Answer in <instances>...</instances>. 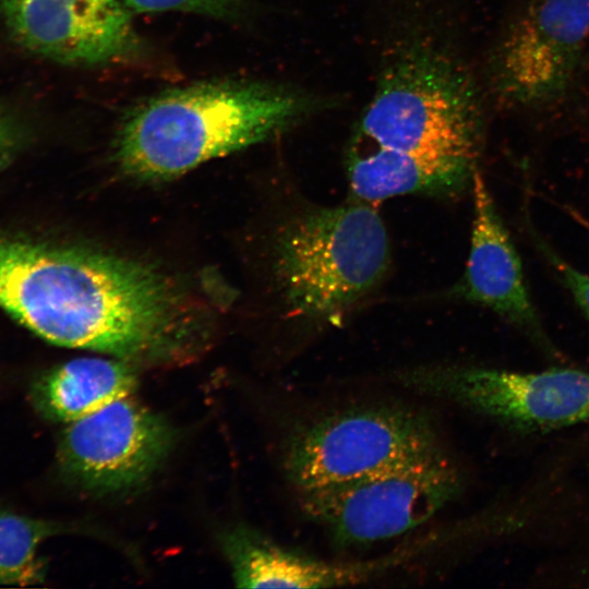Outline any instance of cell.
I'll use <instances>...</instances> for the list:
<instances>
[{
  "mask_svg": "<svg viewBox=\"0 0 589 589\" xmlns=\"http://www.w3.org/2000/svg\"><path fill=\"white\" fill-rule=\"evenodd\" d=\"M477 161L459 157H426L372 147L348 158L354 197L375 203L408 194L454 195L472 185Z\"/></svg>",
  "mask_w": 589,
  "mask_h": 589,
  "instance_id": "30bf717a",
  "label": "cell"
},
{
  "mask_svg": "<svg viewBox=\"0 0 589 589\" xmlns=\"http://www.w3.org/2000/svg\"><path fill=\"white\" fill-rule=\"evenodd\" d=\"M461 485L458 468L441 450L298 496L305 515L336 542L359 545L425 524L457 497Z\"/></svg>",
  "mask_w": 589,
  "mask_h": 589,
  "instance_id": "277c9868",
  "label": "cell"
},
{
  "mask_svg": "<svg viewBox=\"0 0 589 589\" xmlns=\"http://www.w3.org/2000/svg\"><path fill=\"white\" fill-rule=\"evenodd\" d=\"M389 262L384 223L359 200L305 207L274 244V276L287 313L310 327L342 323L378 287Z\"/></svg>",
  "mask_w": 589,
  "mask_h": 589,
  "instance_id": "7a4b0ae2",
  "label": "cell"
},
{
  "mask_svg": "<svg viewBox=\"0 0 589 589\" xmlns=\"http://www.w3.org/2000/svg\"><path fill=\"white\" fill-rule=\"evenodd\" d=\"M136 12L188 11L212 16H229L237 12L240 0H122Z\"/></svg>",
  "mask_w": 589,
  "mask_h": 589,
  "instance_id": "5bb4252c",
  "label": "cell"
},
{
  "mask_svg": "<svg viewBox=\"0 0 589 589\" xmlns=\"http://www.w3.org/2000/svg\"><path fill=\"white\" fill-rule=\"evenodd\" d=\"M135 385V373L124 361L86 357L44 374L33 385L31 397L43 416L70 423L131 396Z\"/></svg>",
  "mask_w": 589,
  "mask_h": 589,
  "instance_id": "8fae6325",
  "label": "cell"
},
{
  "mask_svg": "<svg viewBox=\"0 0 589 589\" xmlns=\"http://www.w3.org/2000/svg\"><path fill=\"white\" fill-rule=\"evenodd\" d=\"M0 7L20 46L60 63H107L137 46L122 0H0Z\"/></svg>",
  "mask_w": 589,
  "mask_h": 589,
  "instance_id": "ba28073f",
  "label": "cell"
},
{
  "mask_svg": "<svg viewBox=\"0 0 589 589\" xmlns=\"http://www.w3.org/2000/svg\"><path fill=\"white\" fill-rule=\"evenodd\" d=\"M172 443L169 423L128 396L68 423L59 443V465L86 490L120 492L145 482Z\"/></svg>",
  "mask_w": 589,
  "mask_h": 589,
  "instance_id": "52a82bcc",
  "label": "cell"
},
{
  "mask_svg": "<svg viewBox=\"0 0 589 589\" xmlns=\"http://www.w3.org/2000/svg\"><path fill=\"white\" fill-rule=\"evenodd\" d=\"M589 39V0H530L494 50L492 85L518 108H538L572 88Z\"/></svg>",
  "mask_w": 589,
  "mask_h": 589,
  "instance_id": "5b68a950",
  "label": "cell"
},
{
  "mask_svg": "<svg viewBox=\"0 0 589 589\" xmlns=\"http://www.w3.org/2000/svg\"><path fill=\"white\" fill-rule=\"evenodd\" d=\"M534 241L573 294L575 302L589 318V275L561 259L541 238L534 237Z\"/></svg>",
  "mask_w": 589,
  "mask_h": 589,
  "instance_id": "9a60e30c",
  "label": "cell"
},
{
  "mask_svg": "<svg viewBox=\"0 0 589 589\" xmlns=\"http://www.w3.org/2000/svg\"><path fill=\"white\" fill-rule=\"evenodd\" d=\"M472 189L474 217L470 251L456 293L467 301L490 308L526 333L542 339L520 259L478 171Z\"/></svg>",
  "mask_w": 589,
  "mask_h": 589,
  "instance_id": "9c48e42d",
  "label": "cell"
},
{
  "mask_svg": "<svg viewBox=\"0 0 589 589\" xmlns=\"http://www.w3.org/2000/svg\"><path fill=\"white\" fill-rule=\"evenodd\" d=\"M312 103L299 92L263 83L169 91L129 112L118 133L117 160L133 178L171 179L266 140L311 110Z\"/></svg>",
  "mask_w": 589,
  "mask_h": 589,
  "instance_id": "6da1fadb",
  "label": "cell"
},
{
  "mask_svg": "<svg viewBox=\"0 0 589 589\" xmlns=\"http://www.w3.org/2000/svg\"><path fill=\"white\" fill-rule=\"evenodd\" d=\"M444 450L431 418L377 402L318 414L290 437L287 476L298 492L338 484Z\"/></svg>",
  "mask_w": 589,
  "mask_h": 589,
  "instance_id": "3957f363",
  "label": "cell"
},
{
  "mask_svg": "<svg viewBox=\"0 0 589 589\" xmlns=\"http://www.w3.org/2000/svg\"><path fill=\"white\" fill-rule=\"evenodd\" d=\"M413 389L446 398L512 425L555 429L589 421V372H514L438 366L405 376Z\"/></svg>",
  "mask_w": 589,
  "mask_h": 589,
  "instance_id": "8992f818",
  "label": "cell"
},
{
  "mask_svg": "<svg viewBox=\"0 0 589 589\" xmlns=\"http://www.w3.org/2000/svg\"><path fill=\"white\" fill-rule=\"evenodd\" d=\"M59 529L50 521L0 512V584L41 582L46 570L38 546Z\"/></svg>",
  "mask_w": 589,
  "mask_h": 589,
  "instance_id": "4fadbf2b",
  "label": "cell"
},
{
  "mask_svg": "<svg viewBox=\"0 0 589 589\" xmlns=\"http://www.w3.org/2000/svg\"><path fill=\"white\" fill-rule=\"evenodd\" d=\"M224 550L241 588H327L336 580L334 563L287 550L248 530L226 534Z\"/></svg>",
  "mask_w": 589,
  "mask_h": 589,
  "instance_id": "7c38bea8",
  "label": "cell"
}]
</instances>
